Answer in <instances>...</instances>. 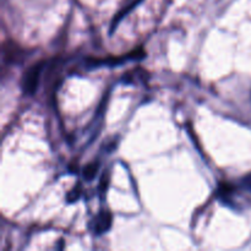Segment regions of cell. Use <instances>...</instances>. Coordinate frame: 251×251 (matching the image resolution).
<instances>
[{
  "instance_id": "5",
  "label": "cell",
  "mask_w": 251,
  "mask_h": 251,
  "mask_svg": "<svg viewBox=\"0 0 251 251\" xmlns=\"http://www.w3.org/2000/svg\"><path fill=\"white\" fill-rule=\"evenodd\" d=\"M98 169H100V162H93V163L87 164V166L83 168V178H85L86 180H92V179H95V176H97Z\"/></svg>"
},
{
  "instance_id": "3",
  "label": "cell",
  "mask_w": 251,
  "mask_h": 251,
  "mask_svg": "<svg viewBox=\"0 0 251 251\" xmlns=\"http://www.w3.org/2000/svg\"><path fill=\"white\" fill-rule=\"evenodd\" d=\"M22 55H24V54H22V49L19 48V47L5 46L4 56L9 63H14V61L19 63V61H21Z\"/></svg>"
},
{
  "instance_id": "7",
  "label": "cell",
  "mask_w": 251,
  "mask_h": 251,
  "mask_svg": "<svg viewBox=\"0 0 251 251\" xmlns=\"http://www.w3.org/2000/svg\"><path fill=\"white\" fill-rule=\"evenodd\" d=\"M80 196V191H78V188L74 189L73 191H70L68 195V202H74L75 200H77V198Z\"/></svg>"
},
{
  "instance_id": "6",
  "label": "cell",
  "mask_w": 251,
  "mask_h": 251,
  "mask_svg": "<svg viewBox=\"0 0 251 251\" xmlns=\"http://www.w3.org/2000/svg\"><path fill=\"white\" fill-rule=\"evenodd\" d=\"M240 185H242L245 190L251 193V173L248 174V176H245L244 178L242 179V181H240Z\"/></svg>"
},
{
  "instance_id": "1",
  "label": "cell",
  "mask_w": 251,
  "mask_h": 251,
  "mask_svg": "<svg viewBox=\"0 0 251 251\" xmlns=\"http://www.w3.org/2000/svg\"><path fill=\"white\" fill-rule=\"evenodd\" d=\"M46 68V61H37L25 73L21 81L22 92L26 96H33L39 85V78Z\"/></svg>"
},
{
  "instance_id": "2",
  "label": "cell",
  "mask_w": 251,
  "mask_h": 251,
  "mask_svg": "<svg viewBox=\"0 0 251 251\" xmlns=\"http://www.w3.org/2000/svg\"><path fill=\"white\" fill-rule=\"evenodd\" d=\"M110 226H112V215L109 211H102L93 221V230L98 235L108 232Z\"/></svg>"
},
{
  "instance_id": "4",
  "label": "cell",
  "mask_w": 251,
  "mask_h": 251,
  "mask_svg": "<svg viewBox=\"0 0 251 251\" xmlns=\"http://www.w3.org/2000/svg\"><path fill=\"white\" fill-rule=\"evenodd\" d=\"M141 1H142V0H134V1H132L131 4H129L126 7H125L124 10H122V11H120L119 14H118L117 16L114 17V20H113V22H112V29H110V31H112V32L114 31L115 27L118 26V24H119V22L122 21V20L124 19L125 16H126V14H129V12L131 11V10L134 9L135 6H136V5H139Z\"/></svg>"
}]
</instances>
